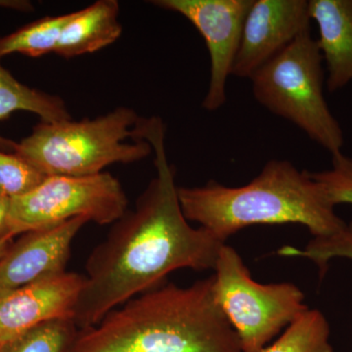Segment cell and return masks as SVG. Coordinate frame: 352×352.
Returning a JSON list of instances; mask_svg holds the SVG:
<instances>
[{
	"instance_id": "6da1fadb",
	"label": "cell",
	"mask_w": 352,
	"mask_h": 352,
	"mask_svg": "<svg viewBox=\"0 0 352 352\" xmlns=\"http://www.w3.org/2000/svg\"><path fill=\"white\" fill-rule=\"evenodd\" d=\"M144 140L155 152L156 175L134 210L113 224L88 256L74 312L78 329L96 325L109 312L162 286L176 270H214L226 245L203 227L192 226L183 214L175 168L166 156L163 120L146 119Z\"/></svg>"
},
{
	"instance_id": "7a4b0ae2",
	"label": "cell",
	"mask_w": 352,
	"mask_h": 352,
	"mask_svg": "<svg viewBox=\"0 0 352 352\" xmlns=\"http://www.w3.org/2000/svg\"><path fill=\"white\" fill-rule=\"evenodd\" d=\"M69 352H242L217 305L212 275L189 287L170 283L141 294L80 329Z\"/></svg>"
},
{
	"instance_id": "3957f363",
	"label": "cell",
	"mask_w": 352,
	"mask_h": 352,
	"mask_svg": "<svg viewBox=\"0 0 352 352\" xmlns=\"http://www.w3.org/2000/svg\"><path fill=\"white\" fill-rule=\"evenodd\" d=\"M178 199L188 221L200 224L224 243L252 226L300 224L314 238H324L346 223L311 173L285 160H271L243 186L214 180L203 186H178Z\"/></svg>"
},
{
	"instance_id": "277c9868",
	"label": "cell",
	"mask_w": 352,
	"mask_h": 352,
	"mask_svg": "<svg viewBox=\"0 0 352 352\" xmlns=\"http://www.w3.org/2000/svg\"><path fill=\"white\" fill-rule=\"evenodd\" d=\"M122 106L96 119L41 122L16 142L14 152L46 176L99 175L113 164L142 161L153 153L143 122Z\"/></svg>"
},
{
	"instance_id": "5b68a950",
	"label": "cell",
	"mask_w": 352,
	"mask_h": 352,
	"mask_svg": "<svg viewBox=\"0 0 352 352\" xmlns=\"http://www.w3.org/2000/svg\"><path fill=\"white\" fill-rule=\"evenodd\" d=\"M323 57L310 30L252 75V94L261 105L289 120L327 150L342 153L344 132L324 96Z\"/></svg>"
},
{
	"instance_id": "8992f818",
	"label": "cell",
	"mask_w": 352,
	"mask_h": 352,
	"mask_svg": "<svg viewBox=\"0 0 352 352\" xmlns=\"http://www.w3.org/2000/svg\"><path fill=\"white\" fill-rule=\"evenodd\" d=\"M214 270L215 300L237 333L242 352H263L273 338L309 308L295 284L254 281L231 245L221 248Z\"/></svg>"
},
{
	"instance_id": "52a82bcc",
	"label": "cell",
	"mask_w": 352,
	"mask_h": 352,
	"mask_svg": "<svg viewBox=\"0 0 352 352\" xmlns=\"http://www.w3.org/2000/svg\"><path fill=\"white\" fill-rule=\"evenodd\" d=\"M129 206L120 180L109 173L90 176H48L25 195L10 199L8 234L41 230L85 217L98 226L113 224Z\"/></svg>"
},
{
	"instance_id": "ba28073f",
	"label": "cell",
	"mask_w": 352,
	"mask_h": 352,
	"mask_svg": "<svg viewBox=\"0 0 352 352\" xmlns=\"http://www.w3.org/2000/svg\"><path fill=\"white\" fill-rule=\"evenodd\" d=\"M254 0H155L160 8L182 15L205 39L210 78L203 108L214 112L226 104V85L232 75L243 27Z\"/></svg>"
},
{
	"instance_id": "9c48e42d",
	"label": "cell",
	"mask_w": 352,
	"mask_h": 352,
	"mask_svg": "<svg viewBox=\"0 0 352 352\" xmlns=\"http://www.w3.org/2000/svg\"><path fill=\"white\" fill-rule=\"evenodd\" d=\"M310 21L307 0H254L245 19L232 75L251 78L310 30Z\"/></svg>"
},
{
	"instance_id": "30bf717a",
	"label": "cell",
	"mask_w": 352,
	"mask_h": 352,
	"mask_svg": "<svg viewBox=\"0 0 352 352\" xmlns=\"http://www.w3.org/2000/svg\"><path fill=\"white\" fill-rule=\"evenodd\" d=\"M87 222L76 217L23 234L0 258V296L66 272L74 239Z\"/></svg>"
},
{
	"instance_id": "8fae6325",
	"label": "cell",
	"mask_w": 352,
	"mask_h": 352,
	"mask_svg": "<svg viewBox=\"0 0 352 352\" xmlns=\"http://www.w3.org/2000/svg\"><path fill=\"white\" fill-rule=\"evenodd\" d=\"M85 280L66 271L0 296V344L45 322L74 320Z\"/></svg>"
},
{
	"instance_id": "7c38bea8",
	"label": "cell",
	"mask_w": 352,
	"mask_h": 352,
	"mask_svg": "<svg viewBox=\"0 0 352 352\" xmlns=\"http://www.w3.org/2000/svg\"><path fill=\"white\" fill-rule=\"evenodd\" d=\"M308 11L318 25L328 90L339 91L352 82V0H309Z\"/></svg>"
},
{
	"instance_id": "4fadbf2b",
	"label": "cell",
	"mask_w": 352,
	"mask_h": 352,
	"mask_svg": "<svg viewBox=\"0 0 352 352\" xmlns=\"http://www.w3.org/2000/svg\"><path fill=\"white\" fill-rule=\"evenodd\" d=\"M120 4L117 0H99L75 11L66 25L56 51L59 56L71 59L103 50L120 38Z\"/></svg>"
},
{
	"instance_id": "5bb4252c",
	"label": "cell",
	"mask_w": 352,
	"mask_h": 352,
	"mask_svg": "<svg viewBox=\"0 0 352 352\" xmlns=\"http://www.w3.org/2000/svg\"><path fill=\"white\" fill-rule=\"evenodd\" d=\"M18 111L34 113L44 122L72 119L61 97L28 87L0 63V122ZM15 143L0 135L1 151L13 153Z\"/></svg>"
},
{
	"instance_id": "9a60e30c",
	"label": "cell",
	"mask_w": 352,
	"mask_h": 352,
	"mask_svg": "<svg viewBox=\"0 0 352 352\" xmlns=\"http://www.w3.org/2000/svg\"><path fill=\"white\" fill-rule=\"evenodd\" d=\"M74 14L41 18L8 36H0V59L14 53L32 58L55 53L62 32Z\"/></svg>"
},
{
	"instance_id": "2e32d148",
	"label": "cell",
	"mask_w": 352,
	"mask_h": 352,
	"mask_svg": "<svg viewBox=\"0 0 352 352\" xmlns=\"http://www.w3.org/2000/svg\"><path fill=\"white\" fill-rule=\"evenodd\" d=\"M330 324L320 310L308 308L263 352H333Z\"/></svg>"
},
{
	"instance_id": "e0dca14e",
	"label": "cell",
	"mask_w": 352,
	"mask_h": 352,
	"mask_svg": "<svg viewBox=\"0 0 352 352\" xmlns=\"http://www.w3.org/2000/svg\"><path fill=\"white\" fill-rule=\"evenodd\" d=\"M78 330L72 318L45 322L0 344V352H69Z\"/></svg>"
},
{
	"instance_id": "ac0fdd59",
	"label": "cell",
	"mask_w": 352,
	"mask_h": 352,
	"mask_svg": "<svg viewBox=\"0 0 352 352\" xmlns=\"http://www.w3.org/2000/svg\"><path fill=\"white\" fill-rule=\"evenodd\" d=\"M281 256H296L314 261L318 267L320 277L327 272L329 263L333 258H346L352 261V221L344 224L340 230L324 238H314L305 248L286 247L278 251Z\"/></svg>"
},
{
	"instance_id": "d6986e66",
	"label": "cell",
	"mask_w": 352,
	"mask_h": 352,
	"mask_svg": "<svg viewBox=\"0 0 352 352\" xmlns=\"http://www.w3.org/2000/svg\"><path fill=\"white\" fill-rule=\"evenodd\" d=\"M48 176L15 153L0 150V197L13 199L25 195Z\"/></svg>"
},
{
	"instance_id": "ffe728a7",
	"label": "cell",
	"mask_w": 352,
	"mask_h": 352,
	"mask_svg": "<svg viewBox=\"0 0 352 352\" xmlns=\"http://www.w3.org/2000/svg\"><path fill=\"white\" fill-rule=\"evenodd\" d=\"M311 175L333 207L352 205V157L342 152L333 155L331 168Z\"/></svg>"
},
{
	"instance_id": "44dd1931",
	"label": "cell",
	"mask_w": 352,
	"mask_h": 352,
	"mask_svg": "<svg viewBox=\"0 0 352 352\" xmlns=\"http://www.w3.org/2000/svg\"><path fill=\"white\" fill-rule=\"evenodd\" d=\"M9 208H10V199L0 197V238L10 236L8 234Z\"/></svg>"
},
{
	"instance_id": "7402d4cb",
	"label": "cell",
	"mask_w": 352,
	"mask_h": 352,
	"mask_svg": "<svg viewBox=\"0 0 352 352\" xmlns=\"http://www.w3.org/2000/svg\"><path fill=\"white\" fill-rule=\"evenodd\" d=\"M0 7L15 9L22 12H31L32 6L28 1H14V0H0Z\"/></svg>"
},
{
	"instance_id": "603a6c76",
	"label": "cell",
	"mask_w": 352,
	"mask_h": 352,
	"mask_svg": "<svg viewBox=\"0 0 352 352\" xmlns=\"http://www.w3.org/2000/svg\"><path fill=\"white\" fill-rule=\"evenodd\" d=\"M14 237L6 236V237L0 238V258L6 256L7 252L10 249L11 245L14 243Z\"/></svg>"
}]
</instances>
